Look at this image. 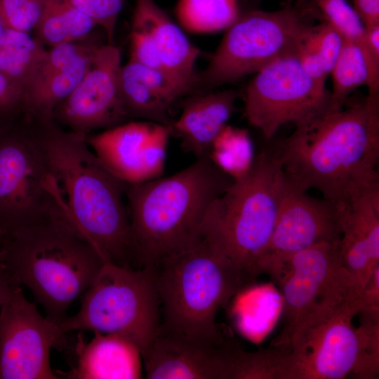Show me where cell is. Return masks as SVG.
I'll return each instance as SVG.
<instances>
[{"label":"cell","mask_w":379,"mask_h":379,"mask_svg":"<svg viewBox=\"0 0 379 379\" xmlns=\"http://www.w3.org/2000/svg\"><path fill=\"white\" fill-rule=\"evenodd\" d=\"M295 127L272 149L293 185L315 189L343 210L379 187V95Z\"/></svg>","instance_id":"1"},{"label":"cell","mask_w":379,"mask_h":379,"mask_svg":"<svg viewBox=\"0 0 379 379\" xmlns=\"http://www.w3.org/2000/svg\"><path fill=\"white\" fill-rule=\"evenodd\" d=\"M33 123L73 226L105 262L133 269L145 267L125 201L128 185L101 163L85 136L53 120Z\"/></svg>","instance_id":"2"},{"label":"cell","mask_w":379,"mask_h":379,"mask_svg":"<svg viewBox=\"0 0 379 379\" xmlns=\"http://www.w3.org/2000/svg\"><path fill=\"white\" fill-rule=\"evenodd\" d=\"M0 258L10 284L27 287L58 324L105 263L73 226L63 198L43 218L0 236Z\"/></svg>","instance_id":"3"},{"label":"cell","mask_w":379,"mask_h":379,"mask_svg":"<svg viewBox=\"0 0 379 379\" xmlns=\"http://www.w3.org/2000/svg\"><path fill=\"white\" fill-rule=\"evenodd\" d=\"M233 181L203 157L171 175L128 185L131 228L145 267L198 241L213 204Z\"/></svg>","instance_id":"4"},{"label":"cell","mask_w":379,"mask_h":379,"mask_svg":"<svg viewBox=\"0 0 379 379\" xmlns=\"http://www.w3.org/2000/svg\"><path fill=\"white\" fill-rule=\"evenodd\" d=\"M153 267L160 300L159 331L199 340L223 338L216 314L250 282L213 238L204 232L198 241Z\"/></svg>","instance_id":"5"},{"label":"cell","mask_w":379,"mask_h":379,"mask_svg":"<svg viewBox=\"0 0 379 379\" xmlns=\"http://www.w3.org/2000/svg\"><path fill=\"white\" fill-rule=\"evenodd\" d=\"M284 185L279 161L272 149H264L209 211L205 231L250 283L260 274Z\"/></svg>","instance_id":"6"},{"label":"cell","mask_w":379,"mask_h":379,"mask_svg":"<svg viewBox=\"0 0 379 379\" xmlns=\"http://www.w3.org/2000/svg\"><path fill=\"white\" fill-rule=\"evenodd\" d=\"M359 300H349L300 326L278 347V379H373L379 373V324L353 319Z\"/></svg>","instance_id":"7"},{"label":"cell","mask_w":379,"mask_h":379,"mask_svg":"<svg viewBox=\"0 0 379 379\" xmlns=\"http://www.w3.org/2000/svg\"><path fill=\"white\" fill-rule=\"evenodd\" d=\"M160 324L154 267L133 269L105 262L83 294L79 311L59 324L65 333L90 331L121 335L133 343L143 357Z\"/></svg>","instance_id":"8"},{"label":"cell","mask_w":379,"mask_h":379,"mask_svg":"<svg viewBox=\"0 0 379 379\" xmlns=\"http://www.w3.org/2000/svg\"><path fill=\"white\" fill-rule=\"evenodd\" d=\"M313 25L297 8L251 11L225 30L196 86L211 88L255 74L284 55L298 53Z\"/></svg>","instance_id":"9"},{"label":"cell","mask_w":379,"mask_h":379,"mask_svg":"<svg viewBox=\"0 0 379 379\" xmlns=\"http://www.w3.org/2000/svg\"><path fill=\"white\" fill-rule=\"evenodd\" d=\"M62 197L33 121L21 114L0 129V236L43 218Z\"/></svg>","instance_id":"10"},{"label":"cell","mask_w":379,"mask_h":379,"mask_svg":"<svg viewBox=\"0 0 379 379\" xmlns=\"http://www.w3.org/2000/svg\"><path fill=\"white\" fill-rule=\"evenodd\" d=\"M262 273L272 277L283 297L284 324L273 347H286L295 330L311 317L357 300L341 265L340 241L319 243L269 263Z\"/></svg>","instance_id":"11"},{"label":"cell","mask_w":379,"mask_h":379,"mask_svg":"<svg viewBox=\"0 0 379 379\" xmlns=\"http://www.w3.org/2000/svg\"><path fill=\"white\" fill-rule=\"evenodd\" d=\"M298 53L265 66L246 89L245 117L266 140L272 139L284 125L304 124L329 106L331 92L319 88L305 73Z\"/></svg>","instance_id":"12"},{"label":"cell","mask_w":379,"mask_h":379,"mask_svg":"<svg viewBox=\"0 0 379 379\" xmlns=\"http://www.w3.org/2000/svg\"><path fill=\"white\" fill-rule=\"evenodd\" d=\"M60 324L44 317L20 286L0 308V379H58L50 364L53 347L65 343Z\"/></svg>","instance_id":"13"},{"label":"cell","mask_w":379,"mask_h":379,"mask_svg":"<svg viewBox=\"0 0 379 379\" xmlns=\"http://www.w3.org/2000/svg\"><path fill=\"white\" fill-rule=\"evenodd\" d=\"M121 53L112 44L98 46L90 66L72 92L55 109L52 119L62 127L86 137L129 119L119 85Z\"/></svg>","instance_id":"14"},{"label":"cell","mask_w":379,"mask_h":379,"mask_svg":"<svg viewBox=\"0 0 379 379\" xmlns=\"http://www.w3.org/2000/svg\"><path fill=\"white\" fill-rule=\"evenodd\" d=\"M169 126L126 121L86 137L101 163L117 178L135 185L161 177L164 171Z\"/></svg>","instance_id":"15"},{"label":"cell","mask_w":379,"mask_h":379,"mask_svg":"<svg viewBox=\"0 0 379 379\" xmlns=\"http://www.w3.org/2000/svg\"><path fill=\"white\" fill-rule=\"evenodd\" d=\"M343 210L324 197H312L285 177L276 224L259 270L322 242L340 239Z\"/></svg>","instance_id":"16"},{"label":"cell","mask_w":379,"mask_h":379,"mask_svg":"<svg viewBox=\"0 0 379 379\" xmlns=\"http://www.w3.org/2000/svg\"><path fill=\"white\" fill-rule=\"evenodd\" d=\"M238 345L224 337L193 340L158 332L142 357L149 379H230Z\"/></svg>","instance_id":"17"},{"label":"cell","mask_w":379,"mask_h":379,"mask_svg":"<svg viewBox=\"0 0 379 379\" xmlns=\"http://www.w3.org/2000/svg\"><path fill=\"white\" fill-rule=\"evenodd\" d=\"M69 42L46 53L23 93L22 114L36 121L53 120V114L86 73L98 45Z\"/></svg>","instance_id":"18"},{"label":"cell","mask_w":379,"mask_h":379,"mask_svg":"<svg viewBox=\"0 0 379 379\" xmlns=\"http://www.w3.org/2000/svg\"><path fill=\"white\" fill-rule=\"evenodd\" d=\"M340 258L354 297L359 300L364 286L379 267V187L343 210Z\"/></svg>","instance_id":"19"},{"label":"cell","mask_w":379,"mask_h":379,"mask_svg":"<svg viewBox=\"0 0 379 379\" xmlns=\"http://www.w3.org/2000/svg\"><path fill=\"white\" fill-rule=\"evenodd\" d=\"M131 29L145 32L153 41L166 74L184 91H194L195 65L200 55L182 30L154 0H135Z\"/></svg>","instance_id":"20"},{"label":"cell","mask_w":379,"mask_h":379,"mask_svg":"<svg viewBox=\"0 0 379 379\" xmlns=\"http://www.w3.org/2000/svg\"><path fill=\"white\" fill-rule=\"evenodd\" d=\"M121 99L128 119H142L170 126L173 104L185 95L166 73L131 59L121 65L119 74Z\"/></svg>","instance_id":"21"},{"label":"cell","mask_w":379,"mask_h":379,"mask_svg":"<svg viewBox=\"0 0 379 379\" xmlns=\"http://www.w3.org/2000/svg\"><path fill=\"white\" fill-rule=\"evenodd\" d=\"M237 93L224 90L194 95L182 104L178 119L169 126L182 149L196 159L208 157L212 144L236 111Z\"/></svg>","instance_id":"22"},{"label":"cell","mask_w":379,"mask_h":379,"mask_svg":"<svg viewBox=\"0 0 379 379\" xmlns=\"http://www.w3.org/2000/svg\"><path fill=\"white\" fill-rule=\"evenodd\" d=\"M86 342L79 333L75 345L77 361L67 373L76 379L141 378L142 357L138 347L116 334L93 332Z\"/></svg>","instance_id":"23"},{"label":"cell","mask_w":379,"mask_h":379,"mask_svg":"<svg viewBox=\"0 0 379 379\" xmlns=\"http://www.w3.org/2000/svg\"><path fill=\"white\" fill-rule=\"evenodd\" d=\"M97 26L86 15L64 0H46L34 28V37L49 47L82 41Z\"/></svg>","instance_id":"24"},{"label":"cell","mask_w":379,"mask_h":379,"mask_svg":"<svg viewBox=\"0 0 379 379\" xmlns=\"http://www.w3.org/2000/svg\"><path fill=\"white\" fill-rule=\"evenodd\" d=\"M46 51L29 32L7 27L0 45V72L23 94Z\"/></svg>","instance_id":"25"},{"label":"cell","mask_w":379,"mask_h":379,"mask_svg":"<svg viewBox=\"0 0 379 379\" xmlns=\"http://www.w3.org/2000/svg\"><path fill=\"white\" fill-rule=\"evenodd\" d=\"M333 90L328 111L343 107L348 96L357 88L366 86L369 95H379V83L373 78L364 53L356 44L345 40L331 74Z\"/></svg>","instance_id":"26"},{"label":"cell","mask_w":379,"mask_h":379,"mask_svg":"<svg viewBox=\"0 0 379 379\" xmlns=\"http://www.w3.org/2000/svg\"><path fill=\"white\" fill-rule=\"evenodd\" d=\"M175 14L185 29L199 34L226 29L240 15L237 0H178Z\"/></svg>","instance_id":"27"},{"label":"cell","mask_w":379,"mask_h":379,"mask_svg":"<svg viewBox=\"0 0 379 379\" xmlns=\"http://www.w3.org/2000/svg\"><path fill=\"white\" fill-rule=\"evenodd\" d=\"M208 157L233 179L244 173L253 159L246 131L227 125L214 140Z\"/></svg>","instance_id":"28"},{"label":"cell","mask_w":379,"mask_h":379,"mask_svg":"<svg viewBox=\"0 0 379 379\" xmlns=\"http://www.w3.org/2000/svg\"><path fill=\"white\" fill-rule=\"evenodd\" d=\"M325 22L333 27L345 41L357 45L365 55L373 78L379 82V67L373 62L366 44V29L360 17L346 0H314Z\"/></svg>","instance_id":"29"},{"label":"cell","mask_w":379,"mask_h":379,"mask_svg":"<svg viewBox=\"0 0 379 379\" xmlns=\"http://www.w3.org/2000/svg\"><path fill=\"white\" fill-rule=\"evenodd\" d=\"M305 43L319 55L330 75L345 43L343 36L324 21L312 27Z\"/></svg>","instance_id":"30"},{"label":"cell","mask_w":379,"mask_h":379,"mask_svg":"<svg viewBox=\"0 0 379 379\" xmlns=\"http://www.w3.org/2000/svg\"><path fill=\"white\" fill-rule=\"evenodd\" d=\"M89 17L105 32L113 45L118 16L125 0H64Z\"/></svg>","instance_id":"31"},{"label":"cell","mask_w":379,"mask_h":379,"mask_svg":"<svg viewBox=\"0 0 379 379\" xmlns=\"http://www.w3.org/2000/svg\"><path fill=\"white\" fill-rule=\"evenodd\" d=\"M46 0H0V10L8 27L29 32L36 25Z\"/></svg>","instance_id":"32"},{"label":"cell","mask_w":379,"mask_h":379,"mask_svg":"<svg viewBox=\"0 0 379 379\" xmlns=\"http://www.w3.org/2000/svg\"><path fill=\"white\" fill-rule=\"evenodd\" d=\"M131 44L130 59L144 66L166 73L155 46L145 32L131 29Z\"/></svg>","instance_id":"33"},{"label":"cell","mask_w":379,"mask_h":379,"mask_svg":"<svg viewBox=\"0 0 379 379\" xmlns=\"http://www.w3.org/2000/svg\"><path fill=\"white\" fill-rule=\"evenodd\" d=\"M300 66L305 73L319 88L326 89V81L329 76L324 65L315 51L305 41L298 53Z\"/></svg>","instance_id":"34"},{"label":"cell","mask_w":379,"mask_h":379,"mask_svg":"<svg viewBox=\"0 0 379 379\" xmlns=\"http://www.w3.org/2000/svg\"><path fill=\"white\" fill-rule=\"evenodd\" d=\"M22 92L0 72V112L11 117L22 114Z\"/></svg>","instance_id":"35"},{"label":"cell","mask_w":379,"mask_h":379,"mask_svg":"<svg viewBox=\"0 0 379 379\" xmlns=\"http://www.w3.org/2000/svg\"><path fill=\"white\" fill-rule=\"evenodd\" d=\"M361 311L379 312V267L373 271L360 296Z\"/></svg>","instance_id":"36"},{"label":"cell","mask_w":379,"mask_h":379,"mask_svg":"<svg viewBox=\"0 0 379 379\" xmlns=\"http://www.w3.org/2000/svg\"><path fill=\"white\" fill-rule=\"evenodd\" d=\"M365 27L379 25V0H352Z\"/></svg>","instance_id":"37"},{"label":"cell","mask_w":379,"mask_h":379,"mask_svg":"<svg viewBox=\"0 0 379 379\" xmlns=\"http://www.w3.org/2000/svg\"><path fill=\"white\" fill-rule=\"evenodd\" d=\"M366 40L369 55L379 67V25L365 27Z\"/></svg>","instance_id":"38"},{"label":"cell","mask_w":379,"mask_h":379,"mask_svg":"<svg viewBox=\"0 0 379 379\" xmlns=\"http://www.w3.org/2000/svg\"><path fill=\"white\" fill-rule=\"evenodd\" d=\"M12 285L5 277L3 270H0V308L8 298Z\"/></svg>","instance_id":"39"},{"label":"cell","mask_w":379,"mask_h":379,"mask_svg":"<svg viewBox=\"0 0 379 379\" xmlns=\"http://www.w3.org/2000/svg\"><path fill=\"white\" fill-rule=\"evenodd\" d=\"M15 117L0 112V129L9 124Z\"/></svg>","instance_id":"40"},{"label":"cell","mask_w":379,"mask_h":379,"mask_svg":"<svg viewBox=\"0 0 379 379\" xmlns=\"http://www.w3.org/2000/svg\"><path fill=\"white\" fill-rule=\"evenodd\" d=\"M7 27H8L5 22L1 11L0 10V45L2 41L5 31Z\"/></svg>","instance_id":"41"},{"label":"cell","mask_w":379,"mask_h":379,"mask_svg":"<svg viewBox=\"0 0 379 379\" xmlns=\"http://www.w3.org/2000/svg\"><path fill=\"white\" fill-rule=\"evenodd\" d=\"M0 270H3L2 265H1V258H0Z\"/></svg>","instance_id":"42"}]
</instances>
